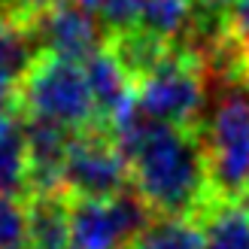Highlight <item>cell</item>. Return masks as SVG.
Masks as SVG:
<instances>
[{"label": "cell", "instance_id": "9", "mask_svg": "<svg viewBox=\"0 0 249 249\" xmlns=\"http://www.w3.org/2000/svg\"><path fill=\"white\" fill-rule=\"evenodd\" d=\"M28 207V249H73L70 240V197L46 192L24 197Z\"/></svg>", "mask_w": 249, "mask_h": 249}, {"label": "cell", "instance_id": "10", "mask_svg": "<svg viewBox=\"0 0 249 249\" xmlns=\"http://www.w3.org/2000/svg\"><path fill=\"white\" fill-rule=\"evenodd\" d=\"M195 219L204 231V249H249L246 197H213Z\"/></svg>", "mask_w": 249, "mask_h": 249}, {"label": "cell", "instance_id": "3", "mask_svg": "<svg viewBox=\"0 0 249 249\" xmlns=\"http://www.w3.org/2000/svg\"><path fill=\"white\" fill-rule=\"evenodd\" d=\"M137 113L177 128H201V109L207 97V67L195 52L173 43V52L134 85Z\"/></svg>", "mask_w": 249, "mask_h": 249}, {"label": "cell", "instance_id": "13", "mask_svg": "<svg viewBox=\"0 0 249 249\" xmlns=\"http://www.w3.org/2000/svg\"><path fill=\"white\" fill-rule=\"evenodd\" d=\"M131 249H204L201 222L192 216H155Z\"/></svg>", "mask_w": 249, "mask_h": 249}, {"label": "cell", "instance_id": "18", "mask_svg": "<svg viewBox=\"0 0 249 249\" xmlns=\"http://www.w3.org/2000/svg\"><path fill=\"white\" fill-rule=\"evenodd\" d=\"M246 201H249V189H246Z\"/></svg>", "mask_w": 249, "mask_h": 249}, {"label": "cell", "instance_id": "14", "mask_svg": "<svg viewBox=\"0 0 249 249\" xmlns=\"http://www.w3.org/2000/svg\"><path fill=\"white\" fill-rule=\"evenodd\" d=\"M0 249H28V207L21 197L0 195Z\"/></svg>", "mask_w": 249, "mask_h": 249}, {"label": "cell", "instance_id": "6", "mask_svg": "<svg viewBox=\"0 0 249 249\" xmlns=\"http://www.w3.org/2000/svg\"><path fill=\"white\" fill-rule=\"evenodd\" d=\"M155 213L134 189L107 201L70 197V240L73 249H131V243L152 225Z\"/></svg>", "mask_w": 249, "mask_h": 249}, {"label": "cell", "instance_id": "1", "mask_svg": "<svg viewBox=\"0 0 249 249\" xmlns=\"http://www.w3.org/2000/svg\"><path fill=\"white\" fill-rule=\"evenodd\" d=\"M128 158L131 189L155 216H197L219 197L210 185L201 128L161 124L146 116H131L116 131Z\"/></svg>", "mask_w": 249, "mask_h": 249}, {"label": "cell", "instance_id": "15", "mask_svg": "<svg viewBox=\"0 0 249 249\" xmlns=\"http://www.w3.org/2000/svg\"><path fill=\"white\" fill-rule=\"evenodd\" d=\"M225 36L240 61L243 89H249V0H234L225 12Z\"/></svg>", "mask_w": 249, "mask_h": 249}, {"label": "cell", "instance_id": "11", "mask_svg": "<svg viewBox=\"0 0 249 249\" xmlns=\"http://www.w3.org/2000/svg\"><path fill=\"white\" fill-rule=\"evenodd\" d=\"M0 195L28 197V146L24 116L12 113L0 119Z\"/></svg>", "mask_w": 249, "mask_h": 249}, {"label": "cell", "instance_id": "7", "mask_svg": "<svg viewBox=\"0 0 249 249\" xmlns=\"http://www.w3.org/2000/svg\"><path fill=\"white\" fill-rule=\"evenodd\" d=\"M40 52H52L58 58L85 64L97 49L107 43V31L91 18L76 0H58L31 24Z\"/></svg>", "mask_w": 249, "mask_h": 249}, {"label": "cell", "instance_id": "8", "mask_svg": "<svg viewBox=\"0 0 249 249\" xmlns=\"http://www.w3.org/2000/svg\"><path fill=\"white\" fill-rule=\"evenodd\" d=\"M70 131L46 119L24 116V146H28V197L46 192H64V158L70 149Z\"/></svg>", "mask_w": 249, "mask_h": 249}, {"label": "cell", "instance_id": "19", "mask_svg": "<svg viewBox=\"0 0 249 249\" xmlns=\"http://www.w3.org/2000/svg\"><path fill=\"white\" fill-rule=\"evenodd\" d=\"M52 3H58V0H52Z\"/></svg>", "mask_w": 249, "mask_h": 249}, {"label": "cell", "instance_id": "2", "mask_svg": "<svg viewBox=\"0 0 249 249\" xmlns=\"http://www.w3.org/2000/svg\"><path fill=\"white\" fill-rule=\"evenodd\" d=\"M18 113L28 119L55 122L70 134L104 128L82 64L52 52H36L34 64L24 73L18 85Z\"/></svg>", "mask_w": 249, "mask_h": 249}, {"label": "cell", "instance_id": "16", "mask_svg": "<svg viewBox=\"0 0 249 249\" xmlns=\"http://www.w3.org/2000/svg\"><path fill=\"white\" fill-rule=\"evenodd\" d=\"M76 3H79V6H82L85 12H101L107 0H76Z\"/></svg>", "mask_w": 249, "mask_h": 249}, {"label": "cell", "instance_id": "12", "mask_svg": "<svg viewBox=\"0 0 249 249\" xmlns=\"http://www.w3.org/2000/svg\"><path fill=\"white\" fill-rule=\"evenodd\" d=\"M134 3H137V28L158 36V40L177 43L192 18L195 0H134Z\"/></svg>", "mask_w": 249, "mask_h": 249}, {"label": "cell", "instance_id": "5", "mask_svg": "<svg viewBox=\"0 0 249 249\" xmlns=\"http://www.w3.org/2000/svg\"><path fill=\"white\" fill-rule=\"evenodd\" d=\"M61 189L67 197L107 201L131 189L128 158L109 128H89L70 137Z\"/></svg>", "mask_w": 249, "mask_h": 249}, {"label": "cell", "instance_id": "4", "mask_svg": "<svg viewBox=\"0 0 249 249\" xmlns=\"http://www.w3.org/2000/svg\"><path fill=\"white\" fill-rule=\"evenodd\" d=\"M210 185L219 197H246L249 189V89L228 94L201 124Z\"/></svg>", "mask_w": 249, "mask_h": 249}, {"label": "cell", "instance_id": "17", "mask_svg": "<svg viewBox=\"0 0 249 249\" xmlns=\"http://www.w3.org/2000/svg\"><path fill=\"white\" fill-rule=\"evenodd\" d=\"M213 3H222V6H231L234 0H213Z\"/></svg>", "mask_w": 249, "mask_h": 249}]
</instances>
